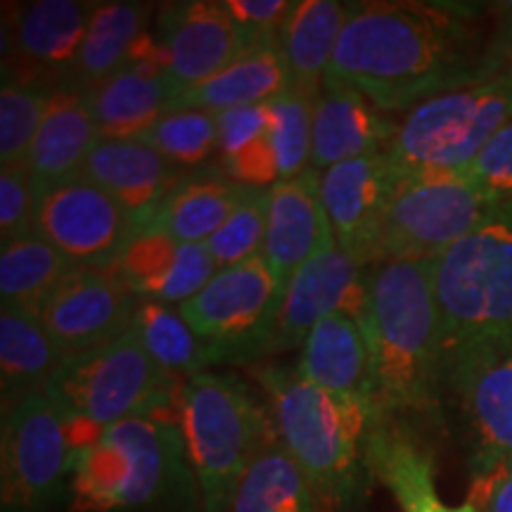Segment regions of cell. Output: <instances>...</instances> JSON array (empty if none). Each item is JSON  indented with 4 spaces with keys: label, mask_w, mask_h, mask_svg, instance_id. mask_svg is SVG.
<instances>
[{
    "label": "cell",
    "mask_w": 512,
    "mask_h": 512,
    "mask_svg": "<svg viewBox=\"0 0 512 512\" xmlns=\"http://www.w3.org/2000/svg\"><path fill=\"white\" fill-rule=\"evenodd\" d=\"M479 12L453 3L356 5L323 88H351L377 110H413L434 95L501 74Z\"/></svg>",
    "instance_id": "1"
},
{
    "label": "cell",
    "mask_w": 512,
    "mask_h": 512,
    "mask_svg": "<svg viewBox=\"0 0 512 512\" xmlns=\"http://www.w3.org/2000/svg\"><path fill=\"white\" fill-rule=\"evenodd\" d=\"M358 323L373 354L380 413L439 408L446 344L434 294V261L387 259L370 266Z\"/></svg>",
    "instance_id": "2"
},
{
    "label": "cell",
    "mask_w": 512,
    "mask_h": 512,
    "mask_svg": "<svg viewBox=\"0 0 512 512\" xmlns=\"http://www.w3.org/2000/svg\"><path fill=\"white\" fill-rule=\"evenodd\" d=\"M271 403L275 432L318 496L351 505L368 472L366 448L375 420L373 408L339 399L299 377L297 368L266 366L259 373Z\"/></svg>",
    "instance_id": "3"
},
{
    "label": "cell",
    "mask_w": 512,
    "mask_h": 512,
    "mask_svg": "<svg viewBox=\"0 0 512 512\" xmlns=\"http://www.w3.org/2000/svg\"><path fill=\"white\" fill-rule=\"evenodd\" d=\"M446 358L512 347V204L434 259Z\"/></svg>",
    "instance_id": "4"
},
{
    "label": "cell",
    "mask_w": 512,
    "mask_h": 512,
    "mask_svg": "<svg viewBox=\"0 0 512 512\" xmlns=\"http://www.w3.org/2000/svg\"><path fill=\"white\" fill-rule=\"evenodd\" d=\"M178 425L207 512H228L242 472L278 439L252 389L238 377L209 370L183 382Z\"/></svg>",
    "instance_id": "5"
},
{
    "label": "cell",
    "mask_w": 512,
    "mask_h": 512,
    "mask_svg": "<svg viewBox=\"0 0 512 512\" xmlns=\"http://www.w3.org/2000/svg\"><path fill=\"white\" fill-rule=\"evenodd\" d=\"M183 382L166 375L147 354L133 325L124 335L88 354L67 358L48 382L46 392L60 403L69 420L95 430L131 418L171 420Z\"/></svg>",
    "instance_id": "6"
},
{
    "label": "cell",
    "mask_w": 512,
    "mask_h": 512,
    "mask_svg": "<svg viewBox=\"0 0 512 512\" xmlns=\"http://www.w3.org/2000/svg\"><path fill=\"white\" fill-rule=\"evenodd\" d=\"M181 425L131 418L74 453L72 498L79 512H119L157 501L183 467Z\"/></svg>",
    "instance_id": "7"
},
{
    "label": "cell",
    "mask_w": 512,
    "mask_h": 512,
    "mask_svg": "<svg viewBox=\"0 0 512 512\" xmlns=\"http://www.w3.org/2000/svg\"><path fill=\"white\" fill-rule=\"evenodd\" d=\"M508 121L512 79L498 74L415 105L403 114L387 152L403 176L463 171Z\"/></svg>",
    "instance_id": "8"
},
{
    "label": "cell",
    "mask_w": 512,
    "mask_h": 512,
    "mask_svg": "<svg viewBox=\"0 0 512 512\" xmlns=\"http://www.w3.org/2000/svg\"><path fill=\"white\" fill-rule=\"evenodd\" d=\"M501 209L465 171L403 176L384 216L375 264L387 259L434 261Z\"/></svg>",
    "instance_id": "9"
},
{
    "label": "cell",
    "mask_w": 512,
    "mask_h": 512,
    "mask_svg": "<svg viewBox=\"0 0 512 512\" xmlns=\"http://www.w3.org/2000/svg\"><path fill=\"white\" fill-rule=\"evenodd\" d=\"M451 396L472 477L486 484L512 470V347L472 349L446 358Z\"/></svg>",
    "instance_id": "10"
},
{
    "label": "cell",
    "mask_w": 512,
    "mask_h": 512,
    "mask_svg": "<svg viewBox=\"0 0 512 512\" xmlns=\"http://www.w3.org/2000/svg\"><path fill=\"white\" fill-rule=\"evenodd\" d=\"M0 446L5 508H41L72 472L69 418L48 392L27 394L5 408Z\"/></svg>",
    "instance_id": "11"
},
{
    "label": "cell",
    "mask_w": 512,
    "mask_h": 512,
    "mask_svg": "<svg viewBox=\"0 0 512 512\" xmlns=\"http://www.w3.org/2000/svg\"><path fill=\"white\" fill-rule=\"evenodd\" d=\"M280 290L261 256L223 268L190 302L178 306L192 332L209 347L211 361L254 358L280 309Z\"/></svg>",
    "instance_id": "12"
},
{
    "label": "cell",
    "mask_w": 512,
    "mask_h": 512,
    "mask_svg": "<svg viewBox=\"0 0 512 512\" xmlns=\"http://www.w3.org/2000/svg\"><path fill=\"white\" fill-rule=\"evenodd\" d=\"M36 233L76 266L112 268L138 223L112 195L76 176L38 197Z\"/></svg>",
    "instance_id": "13"
},
{
    "label": "cell",
    "mask_w": 512,
    "mask_h": 512,
    "mask_svg": "<svg viewBox=\"0 0 512 512\" xmlns=\"http://www.w3.org/2000/svg\"><path fill=\"white\" fill-rule=\"evenodd\" d=\"M138 304V297L114 266H79L57 285L38 318L67 361L124 335L133 325Z\"/></svg>",
    "instance_id": "14"
},
{
    "label": "cell",
    "mask_w": 512,
    "mask_h": 512,
    "mask_svg": "<svg viewBox=\"0 0 512 512\" xmlns=\"http://www.w3.org/2000/svg\"><path fill=\"white\" fill-rule=\"evenodd\" d=\"M98 3L81 0H36L12 12L3 22V62L10 55L12 79L5 83H31L62 91L72 74ZM5 64V69H8Z\"/></svg>",
    "instance_id": "15"
},
{
    "label": "cell",
    "mask_w": 512,
    "mask_h": 512,
    "mask_svg": "<svg viewBox=\"0 0 512 512\" xmlns=\"http://www.w3.org/2000/svg\"><path fill=\"white\" fill-rule=\"evenodd\" d=\"M366 273L354 256L332 245L294 273L271 330L261 339V354H283L302 347L323 318L344 311L358 318L366 304Z\"/></svg>",
    "instance_id": "16"
},
{
    "label": "cell",
    "mask_w": 512,
    "mask_h": 512,
    "mask_svg": "<svg viewBox=\"0 0 512 512\" xmlns=\"http://www.w3.org/2000/svg\"><path fill=\"white\" fill-rule=\"evenodd\" d=\"M401 178L389 152L349 159L320 174V200L337 247L361 266L375 264L384 216Z\"/></svg>",
    "instance_id": "17"
},
{
    "label": "cell",
    "mask_w": 512,
    "mask_h": 512,
    "mask_svg": "<svg viewBox=\"0 0 512 512\" xmlns=\"http://www.w3.org/2000/svg\"><path fill=\"white\" fill-rule=\"evenodd\" d=\"M152 34L162 46L164 72L181 93L221 74L252 48L226 3L216 0L169 5Z\"/></svg>",
    "instance_id": "18"
},
{
    "label": "cell",
    "mask_w": 512,
    "mask_h": 512,
    "mask_svg": "<svg viewBox=\"0 0 512 512\" xmlns=\"http://www.w3.org/2000/svg\"><path fill=\"white\" fill-rule=\"evenodd\" d=\"M320 174L323 171L309 166L302 176L278 181L266 190L268 221L261 259L271 268L280 297L306 261L337 245L320 200Z\"/></svg>",
    "instance_id": "19"
},
{
    "label": "cell",
    "mask_w": 512,
    "mask_h": 512,
    "mask_svg": "<svg viewBox=\"0 0 512 512\" xmlns=\"http://www.w3.org/2000/svg\"><path fill=\"white\" fill-rule=\"evenodd\" d=\"M114 268L138 299L164 306L190 302L219 271L207 245H183L152 230H138Z\"/></svg>",
    "instance_id": "20"
},
{
    "label": "cell",
    "mask_w": 512,
    "mask_h": 512,
    "mask_svg": "<svg viewBox=\"0 0 512 512\" xmlns=\"http://www.w3.org/2000/svg\"><path fill=\"white\" fill-rule=\"evenodd\" d=\"M297 373L339 399L358 401L382 415L368 337L349 313H332L311 330L302 344Z\"/></svg>",
    "instance_id": "21"
},
{
    "label": "cell",
    "mask_w": 512,
    "mask_h": 512,
    "mask_svg": "<svg viewBox=\"0 0 512 512\" xmlns=\"http://www.w3.org/2000/svg\"><path fill=\"white\" fill-rule=\"evenodd\" d=\"M176 169V164L138 138H100L81 176L112 195L140 228L178 183Z\"/></svg>",
    "instance_id": "22"
},
{
    "label": "cell",
    "mask_w": 512,
    "mask_h": 512,
    "mask_svg": "<svg viewBox=\"0 0 512 512\" xmlns=\"http://www.w3.org/2000/svg\"><path fill=\"white\" fill-rule=\"evenodd\" d=\"M368 475L389 489L401 512H479L477 505H446L437 494L430 448L394 420H375L366 448Z\"/></svg>",
    "instance_id": "23"
},
{
    "label": "cell",
    "mask_w": 512,
    "mask_h": 512,
    "mask_svg": "<svg viewBox=\"0 0 512 512\" xmlns=\"http://www.w3.org/2000/svg\"><path fill=\"white\" fill-rule=\"evenodd\" d=\"M399 121L351 88H323L313 114L311 166L328 171L349 159L387 152Z\"/></svg>",
    "instance_id": "24"
},
{
    "label": "cell",
    "mask_w": 512,
    "mask_h": 512,
    "mask_svg": "<svg viewBox=\"0 0 512 512\" xmlns=\"http://www.w3.org/2000/svg\"><path fill=\"white\" fill-rule=\"evenodd\" d=\"M178 95L162 67L128 60L86 98L100 138H138L174 110Z\"/></svg>",
    "instance_id": "25"
},
{
    "label": "cell",
    "mask_w": 512,
    "mask_h": 512,
    "mask_svg": "<svg viewBox=\"0 0 512 512\" xmlns=\"http://www.w3.org/2000/svg\"><path fill=\"white\" fill-rule=\"evenodd\" d=\"M98 140L100 131L86 93L69 88L55 91L27 162L36 195H46L55 185L81 176Z\"/></svg>",
    "instance_id": "26"
},
{
    "label": "cell",
    "mask_w": 512,
    "mask_h": 512,
    "mask_svg": "<svg viewBox=\"0 0 512 512\" xmlns=\"http://www.w3.org/2000/svg\"><path fill=\"white\" fill-rule=\"evenodd\" d=\"M256 188L219 174L178 181L138 230H152L183 245H204Z\"/></svg>",
    "instance_id": "27"
},
{
    "label": "cell",
    "mask_w": 512,
    "mask_h": 512,
    "mask_svg": "<svg viewBox=\"0 0 512 512\" xmlns=\"http://www.w3.org/2000/svg\"><path fill=\"white\" fill-rule=\"evenodd\" d=\"M292 86L280 41L252 46L221 74L183 91L174 102V110H202L219 114L238 107L264 105Z\"/></svg>",
    "instance_id": "28"
},
{
    "label": "cell",
    "mask_w": 512,
    "mask_h": 512,
    "mask_svg": "<svg viewBox=\"0 0 512 512\" xmlns=\"http://www.w3.org/2000/svg\"><path fill=\"white\" fill-rule=\"evenodd\" d=\"M354 10L356 5L337 3V0L292 3L290 15L280 29V46L290 67V88L316 98L323 93L325 74L335 57L339 36Z\"/></svg>",
    "instance_id": "29"
},
{
    "label": "cell",
    "mask_w": 512,
    "mask_h": 512,
    "mask_svg": "<svg viewBox=\"0 0 512 512\" xmlns=\"http://www.w3.org/2000/svg\"><path fill=\"white\" fill-rule=\"evenodd\" d=\"M64 356L50 339L38 313L15 304L0 311V380L3 408L27 394L46 392L48 382L60 370Z\"/></svg>",
    "instance_id": "30"
},
{
    "label": "cell",
    "mask_w": 512,
    "mask_h": 512,
    "mask_svg": "<svg viewBox=\"0 0 512 512\" xmlns=\"http://www.w3.org/2000/svg\"><path fill=\"white\" fill-rule=\"evenodd\" d=\"M150 17L152 5L147 3H98L64 88L88 93L119 72L138 38L150 31Z\"/></svg>",
    "instance_id": "31"
},
{
    "label": "cell",
    "mask_w": 512,
    "mask_h": 512,
    "mask_svg": "<svg viewBox=\"0 0 512 512\" xmlns=\"http://www.w3.org/2000/svg\"><path fill=\"white\" fill-rule=\"evenodd\" d=\"M316 496L311 479L275 439L242 472L228 512H316Z\"/></svg>",
    "instance_id": "32"
},
{
    "label": "cell",
    "mask_w": 512,
    "mask_h": 512,
    "mask_svg": "<svg viewBox=\"0 0 512 512\" xmlns=\"http://www.w3.org/2000/svg\"><path fill=\"white\" fill-rule=\"evenodd\" d=\"M74 268L79 266L38 233L3 247L0 249L3 304H15L38 313Z\"/></svg>",
    "instance_id": "33"
},
{
    "label": "cell",
    "mask_w": 512,
    "mask_h": 512,
    "mask_svg": "<svg viewBox=\"0 0 512 512\" xmlns=\"http://www.w3.org/2000/svg\"><path fill=\"white\" fill-rule=\"evenodd\" d=\"M133 330L145 344L152 361L176 380H190L207 370L209 347L192 332L181 313L157 302H140L133 316Z\"/></svg>",
    "instance_id": "34"
},
{
    "label": "cell",
    "mask_w": 512,
    "mask_h": 512,
    "mask_svg": "<svg viewBox=\"0 0 512 512\" xmlns=\"http://www.w3.org/2000/svg\"><path fill=\"white\" fill-rule=\"evenodd\" d=\"M50 88L31 83H3L0 91V166L27 169L31 147L53 100Z\"/></svg>",
    "instance_id": "35"
},
{
    "label": "cell",
    "mask_w": 512,
    "mask_h": 512,
    "mask_svg": "<svg viewBox=\"0 0 512 512\" xmlns=\"http://www.w3.org/2000/svg\"><path fill=\"white\" fill-rule=\"evenodd\" d=\"M318 98L297 88H287L285 93L268 100V112H271L268 140L278 157L280 181L302 176L311 166L313 114Z\"/></svg>",
    "instance_id": "36"
},
{
    "label": "cell",
    "mask_w": 512,
    "mask_h": 512,
    "mask_svg": "<svg viewBox=\"0 0 512 512\" xmlns=\"http://www.w3.org/2000/svg\"><path fill=\"white\" fill-rule=\"evenodd\" d=\"M140 143L155 147L176 166H200L219 147L216 114L202 110H171L150 131L138 136Z\"/></svg>",
    "instance_id": "37"
},
{
    "label": "cell",
    "mask_w": 512,
    "mask_h": 512,
    "mask_svg": "<svg viewBox=\"0 0 512 512\" xmlns=\"http://www.w3.org/2000/svg\"><path fill=\"white\" fill-rule=\"evenodd\" d=\"M268 197L266 190H254L230 219L204 242L209 254L214 256L216 268H233L261 256L266 240Z\"/></svg>",
    "instance_id": "38"
},
{
    "label": "cell",
    "mask_w": 512,
    "mask_h": 512,
    "mask_svg": "<svg viewBox=\"0 0 512 512\" xmlns=\"http://www.w3.org/2000/svg\"><path fill=\"white\" fill-rule=\"evenodd\" d=\"M38 195L29 169H10L0 174V247L36 235Z\"/></svg>",
    "instance_id": "39"
},
{
    "label": "cell",
    "mask_w": 512,
    "mask_h": 512,
    "mask_svg": "<svg viewBox=\"0 0 512 512\" xmlns=\"http://www.w3.org/2000/svg\"><path fill=\"white\" fill-rule=\"evenodd\" d=\"M465 176L498 207L512 204V121L498 128L494 138L467 166Z\"/></svg>",
    "instance_id": "40"
},
{
    "label": "cell",
    "mask_w": 512,
    "mask_h": 512,
    "mask_svg": "<svg viewBox=\"0 0 512 512\" xmlns=\"http://www.w3.org/2000/svg\"><path fill=\"white\" fill-rule=\"evenodd\" d=\"M226 8L247 34L249 46H259V43L280 41V29L290 15L292 3L287 0H228Z\"/></svg>",
    "instance_id": "41"
},
{
    "label": "cell",
    "mask_w": 512,
    "mask_h": 512,
    "mask_svg": "<svg viewBox=\"0 0 512 512\" xmlns=\"http://www.w3.org/2000/svg\"><path fill=\"white\" fill-rule=\"evenodd\" d=\"M223 171L235 183L256 190H268L280 181V164L268 136L242 147L235 155L223 157Z\"/></svg>",
    "instance_id": "42"
},
{
    "label": "cell",
    "mask_w": 512,
    "mask_h": 512,
    "mask_svg": "<svg viewBox=\"0 0 512 512\" xmlns=\"http://www.w3.org/2000/svg\"><path fill=\"white\" fill-rule=\"evenodd\" d=\"M216 126H219L221 155H235L242 147L252 145L256 140L268 136V126H271L268 102H264V105L238 107V110L219 112L216 114Z\"/></svg>",
    "instance_id": "43"
},
{
    "label": "cell",
    "mask_w": 512,
    "mask_h": 512,
    "mask_svg": "<svg viewBox=\"0 0 512 512\" xmlns=\"http://www.w3.org/2000/svg\"><path fill=\"white\" fill-rule=\"evenodd\" d=\"M479 512H512V470L498 475L486 484L475 486V501Z\"/></svg>",
    "instance_id": "44"
},
{
    "label": "cell",
    "mask_w": 512,
    "mask_h": 512,
    "mask_svg": "<svg viewBox=\"0 0 512 512\" xmlns=\"http://www.w3.org/2000/svg\"><path fill=\"white\" fill-rule=\"evenodd\" d=\"M491 50H494L501 74H508L512 79V24H496Z\"/></svg>",
    "instance_id": "45"
}]
</instances>
